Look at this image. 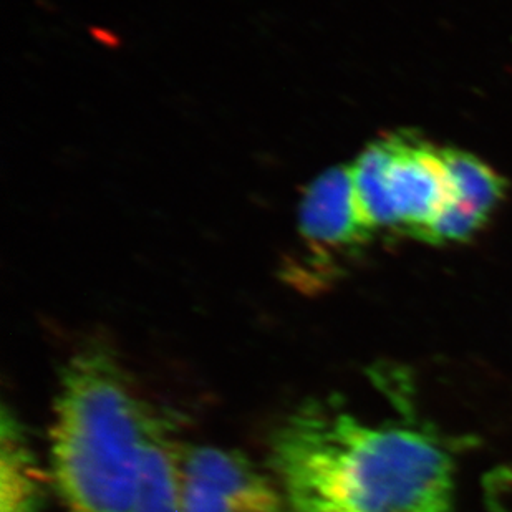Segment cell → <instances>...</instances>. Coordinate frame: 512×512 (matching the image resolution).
<instances>
[{
	"label": "cell",
	"mask_w": 512,
	"mask_h": 512,
	"mask_svg": "<svg viewBox=\"0 0 512 512\" xmlns=\"http://www.w3.org/2000/svg\"><path fill=\"white\" fill-rule=\"evenodd\" d=\"M44 476L19 416L9 406L0 421V512H42Z\"/></svg>",
	"instance_id": "8992f818"
},
{
	"label": "cell",
	"mask_w": 512,
	"mask_h": 512,
	"mask_svg": "<svg viewBox=\"0 0 512 512\" xmlns=\"http://www.w3.org/2000/svg\"><path fill=\"white\" fill-rule=\"evenodd\" d=\"M350 171L360 208L375 231L398 228L415 237L456 201L441 150L405 136L368 146Z\"/></svg>",
	"instance_id": "3957f363"
},
{
	"label": "cell",
	"mask_w": 512,
	"mask_h": 512,
	"mask_svg": "<svg viewBox=\"0 0 512 512\" xmlns=\"http://www.w3.org/2000/svg\"><path fill=\"white\" fill-rule=\"evenodd\" d=\"M181 443L173 425L158 415L146 446L141 469L140 493L133 512H181L179 501V456Z\"/></svg>",
	"instance_id": "52a82bcc"
},
{
	"label": "cell",
	"mask_w": 512,
	"mask_h": 512,
	"mask_svg": "<svg viewBox=\"0 0 512 512\" xmlns=\"http://www.w3.org/2000/svg\"><path fill=\"white\" fill-rule=\"evenodd\" d=\"M486 219L476 209L469 208L461 201H453L415 237L431 244L464 241L466 237L473 236L486 223Z\"/></svg>",
	"instance_id": "9c48e42d"
},
{
	"label": "cell",
	"mask_w": 512,
	"mask_h": 512,
	"mask_svg": "<svg viewBox=\"0 0 512 512\" xmlns=\"http://www.w3.org/2000/svg\"><path fill=\"white\" fill-rule=\"evenodd\" d=\"M284 512H453L450 445L413 420L372 421L334 398L297 406L272 436Z\"/></svg>",
	"instance_id": "6da1fadb"
},
{
	"label": "cell",
	"mask_w": 512,
	"mask_h": 512,
	"mask_svg": "<svg viewBox=\"0 0 512 512\" xmlns=\"http://www.w3.org/2000/svg\"><path fill=\"white\" fill-rule=\"evenodd\" d=\"M179 501L181 512H284L274 474L242 451L214 445L181 446Z\"/></svg>",
	"instance_id": "277c9868"
},
{
	"label": "cell",
	"mask_w": 512,
	"mask_h": 512,
	"mask_svg": "<svg viewBox=\"0 0 512 512\" xmlns=\"http://www.w3.org/2000/svg\"><path fill=\"white\" fill-rule=\"evenodd\" d=\"M446 170L455 189L456 201L476 209L488 218L489 213L504 198V179L494 173L483 161L464 151L441 150Z\"/></svg>",
	"instance_id": "ba28073f"
},
{
	"label": "cell",
	"mask_w": 512,
	"mask_h": 512,
	"mask_svg": "<svg viewBox=\"0 0 512 512\" xmlns=\"http://www.w3.org/2000/svg\"><path fill=\"white\" fill-rule=\"evenodd\" d=\"M299 229L317 261L370 241L375 231L358 203L350 166L325 171L307 186L300 201Z\"/></svg>",
	"instance_id": "5b68a950"
},
{
	"label": "cell",
	"mask_w": 512,
	"mask_h": 512,
	"mask_svg": "<svg viewBox=\"0 0 512 512\" xmlns=\"http://www.w3.org/2000/svg\"><path fill=\"white\" fill-rule=\"evenodd\" d=\"M155 411L102 343L63 368L50 435L52 476L65 512H133Z\"/></svg>",
	"instance_id": "7a4b0ae2"
}]
</instances>
